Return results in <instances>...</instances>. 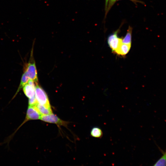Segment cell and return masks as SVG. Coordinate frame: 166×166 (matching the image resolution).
<instances>
[{
  "label": "cell",
  "mask_w": 166,
  "mask_h": 166,
  "mask_svg": "<svg viewBox=\"0 0 166 166\" xmlns=\"http://www.w3.org/2000/svg\"><path fill=\"white\" fill-rule=\"evenodd\" d=\"M35 96L38 104L47 106H51L46 93L38 85L35 88Z\"/></svg>",
  "instance_id": "cell-1"
},
{
  "label": "cell",
  "mask_w": 166,
  "mask_h": 166,
  "mask_svg": "<svg viewBox=\"0 0 166 166\" xmlns=\"http://www.w3.org/2000/svg\"><path fill=\"white\" fill-rule=\"evenodd\" d=\"M25 71L29 79L38 83L37 73L35 61L33 57H31L29 62L26 66Z\"/></svg>",
  "instance_id": "cell-2"
},
{
  "label": "cell",
  "mask_w": 166,
  "mask_h": 166,
  "mask_svg": "<svg viewBox=\"0 0 166 166\" xmlns=\"http://www.w3.org/2000/svg\"><path fill=\"white\" fill-rule=\"evenodd\" d=\"M40 119L46 122L55 124L60 127H67L69 123L60 119L53 113L47 115H42Z\"/></svg>",
  "instance_id": "cell-3"
},
{
  "label": "cell",
  "mask_w": 166,
  "mask_h": 166,
  "mask_svg": "<svg viewBox=\"0 0 166 166\" xmlns=\"http://www.w3.org/2000/svg\"><path fill=\"white\" fill-rule=\"evenodd\" d=\"M41 114L37 110L35 106L29 105L27 110L26 117L24 121L14 133H15L22 125L28 121L40 119L41 116Z\"/></svg>",
  "instance_id": "cell-4"
},
{
  "label": "cell",
  "mask_w": 166,
  "mask_h": 166,
  "mask_svg": "<svg viewBox=\"0 0 166 166\" xmlns=\"http://www.w3.org/2000/svg\"><path fill=\"white\" fill-rule=\"evenodd\" d=\"M119 29H118L114 33L109 35L108 38V44L112 49L114 51L122 43V38H119L118 36V34Z\"/></svg>",
  "instance_id": "cell-5"
},
{
  "label": "cell",
  "mask_w": 166,
  "mask_h": 166,
  "mask_svg": "<svg viewBox=\"0 0 166 166\" xmlns=\"http://www.w3.org/2000/svg\"><path fill=\"white\" fill-rule=\"evenodd\" d=\"M131 46V45L122 43L114 52L118 55H125L129 51Z\"/></svg>",
  "instance_id": "cell-6"
},
{
  "label": "cell",
  "mask_w": 166,
  "mask_h": 166,
  "mask_svg": "<svg viewBox=\"0 0 166 166\" xmlns=\"http://www.w3.org/2000/svg\"><path fill=\"white\" fill-rule=\"evenodd\" d=\"M40 113L42 115H47L53 113L51 106H47L37 103L35 105Z\"/></svg>",
  "instance_id": "cell-7"
},
{
  "label": "cell",
  "mask_w": 166,
  "mask_h": 166,
  "mask_svg": "<svg viewBox=\"0 0 166 166\" xmlns=\"http://www.w3.org/2000/svg\"><path fill=\"white\" fill-rule=\"evenodd\" d=\"M23 88L24 94L29 98L35 96V89L28 83L25 85Z\"/></svg>",
  "instance_id": "cell-8"
},
{
  "label": "cell",
  "mask_w": 166,
  "mask_h": 166,
  "mask_svg": "<svg viewBox=\"0 0 166 166\" xmlns=\"http://www.w3.org/2000/svg\"><path fill=\"white\" fill-rule=\"evenodd\" d=\"M132 30V28L129 26L125 36L122 39V43L131 45Z\"/></svg>",
  "instance_id": "cell-9"
},
{
  "label": "cell",
  "mask_w": 166,
  "mask_h": 166,
  "mask_svg": "<svg viewBox=\"0 0 166 166\" xmlns=\"http://www.w3.org/2000/svg\"><path fill=\"white\" fill-rule=\"evenodd\" d=\"M29 79H30L29 77H28L26 72L25 71L24 73H23L22 75L21 82L13 98L14 97L18 92L20 91V90L22 88H23L24 86L26 84L28 83Z\"/></svg>",
  "instance_id": "cell-10"
},
{
  "label": "cell",
  "mask_w": 166,
  "mask_h": 166,
  "mask_svg": "<svg viewBox=\"0 0 166 166\" xmlns=\"http://www.w3.org/2000/svg\"><path fill=\"white\" fill-rule=\"evenodd\" d=\"M91 136L94 137L101 138L103 135V132L101 129L99 127H93L90 132Z\"/></svg>",
  "instance_id": "cell-11"
},
{
  "label": "cell",
  "mask_w": 166,
  "mask_h": 166,
  "mask_svg": "<svg viewBox=\"0 0 166 166\" xmlns=\"http://www.w3.org/2000/svg\"><path fill=\"white\" fill-rule=\"evenodd\" d=\"M154 166H166V151L154 165Z\"/></svg>",
  "instance_id": "cell-12"
},
{
  "label": "cell",
  "mask_w": 166,
  "mask_h": 166,
  "mask_svg": "<svg viewBox=\"0 0 166 166\" xmlns=\"http://www.w3.org/2000/svg\"><path fill=\"white\" fill-rule=\"evenodd\" d=\"M28 102L29 105L35 106L38 103L35 96L32 98H29Z\"/></svg>",
  "instance_id": "cell-13"
},
{
  "label": "cell",
  "mask_w": 166,
  "mask_h": 166,
  "mask_svg": "<svg viewBox=\"0 0 166 166\" xmlns=\"http://www.w3.org/2000/svg\"><path fill=\"white\" fill-rule=\"evenodd\" d=\"M118 0H117V1H118ZM130 0L131 1H132L133 3H135L136 4V2L140 3L143 4H144V3L143 2L141 1H138L137 0Z\"/></svg>",
  "instance_id": "cell-14"
},
{
  "label": "cell",
  "mask_w": 166,
  "mask_h": 166,
  "mask_svg": "<svg viewBox=\"0 0 166 166\" xmlns=\"http://www.w3.org/2000/svg\"><path fill=\"white\" fill-rule=\"evenodd\" d=\"M108 0H105V12L107 10V8Z\"/></svg>",
  "instance_id": "cell-15"
}]
</instances>
